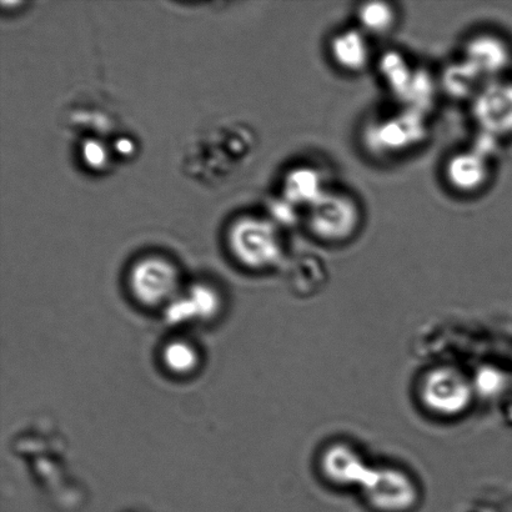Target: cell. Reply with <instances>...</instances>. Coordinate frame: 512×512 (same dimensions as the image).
Here are the masks:
<instances>
[{"instance_id": "obj_7", "label": "cell", "mask_w": 512, "mask_h": 512, "mask_svg": "<svg viewBox=\"0 0 512 512\" xmlns=\"http://www.w3.org/2000/svg\"><path fill=\"white\" fill-rule=\"evenodd\" d=\"M446 179L461 193H475L489 182L488 158L479 150H471L451 157L445 168Z\"/></svg>"}, {"instance_id": "obj_16", "label": "cell", "mask_w": 512, "mask_h": 512, "mask_svg": "<svg viewBox=\"0 0 512 512\" xmlns=\"http://www.w3.org/2000/svg\"><path fill=\"white\" fill-rule=\"evenodd\" d=\"M164 363L174 373H189L198 364L197 351L183 341H174L165 348Z\"/></svg>"}, {"instance_id": "obj_5", "label": "cell", "mask_w": 512, "mask_h": 512, "mask_svg": "<svg viewBox=\"0 0 512 512\" xmlns=\"http://www.w3.org/2000/svg\"><path fill=\"white\" fill-rule=\"evenodd\" d=\"M464 60L481 77L496 79L509 68L512 52L509 43L498 35L479 34L466 44Z\"/></svg>"}, {"instance_id": "obj_10", "label": "cell", "mask_w": 512, "mask_h": 512, "mask_svg": "<svg viewBox=\"0 0 512 512\" xmlns=\"http://www.w3.org/2000/svg\"><path fill=\"white\" fill-rule=\"evenodd\" d=\"M326 190L329 188L325 183L324 174L319 168L309 165L291 170L284 180L286 202L304 205L306 208L315 203Z\"/></svg>"}, {"instance_id": "obj_15", "label": "cell", "mask_w": 512, "mask_h": 512, "mask_svg": "<svg viewBox=\"0 0 512 512\" xmlns=\"http://www.w3.org/2000/svg\"><path fill=\"white\" fill-rule=\"evenodd\" d=\"M324 274L323 261L318 256L305 255L295 261L290 278L300 289L315 288L323 281Z\"/></svg>"}, {"instance_id": "obj_9", "label": "cell", "mask_w": 512, "mask_h": 512, "mask_svg": "<svg viewBox=\"0 0 512 512\" xmlns=\"http://www.w3.org/2000/svg\"><path fill=\"white\" fill-rule=\"evenodd\" d=\"M330 55L345 72H363L370 62V45L363 30L350 29L336 34L330 42Z\"/></svg>"}, {"instance_id": "obj_6", "label": "cell", "mask_w": 512, "mask_h": 512, "mask_svg": "<svg viewBox=\"0 0 512 512\" xmlns=\"http://www.w3.org/2000/svg\"><path fill=\"white\" fill-rule=\"evenodd\" d=\"M424 133L423 120L415 113H408L385 119V122L376 125L371 140L381 152L398 153L419 143Z\"/></svg>"}, {"instance_id": "obj_8", "label": "cell", "mask_w": 512, "mask_h": 512, "mask_svg": "<svg viewBox=\"0 0 512 512\" xmlns=\"http://www.w3.org/2000/svg\"><path fill=\"white\" fill-rule=\"evenodd\" d=\"M381 73L395 93L413 102L428 97L431 92L429 79L424 74H414L398 53L386 54L381 60Z\"/></svg>"}, {"instance_id": "obj_14", "label": "cell", "mask_w": 512, "mask_h": 512, "mask_svg": "<svg viewBox=\"0 0 512 512\" xmlns=\"http://www.w3.org/2000/svg\"><path fill=\"white\" fill-rule=\"evenodd\" d=\"M481 75L476 72L473 67L463 60V63L453 65L444 74V85L446 90L454 97L465 98L471 93H479L481 83Z\"/></svg>"}, {"instance_id": "obj_12", "label": "cell", "mask_w": 512, "mask_h": 512, "mask_svg": "<svg viewBox=\"0 0 512 512\" xmlns=\"http://www.w3.org/2000/svg\"><path fill=\"white\" fill-rule=\"evenodd\" d=\"M468 395L463 379L458 375L440 373L429 380L426 396L431 404L443 411L461 408Z\"/></svg>"}, {"instance_id": "obj_3", "label": "cell", "mask_w": 512, "mask_h": 512, "mask_svg": "<svg viewBox=\"0 0 512 512\" xmlns=\"http://www.w3.org/2000/svg\"><path fill=\"white\" fill-rule=\"evenodd\" d=\"M473 114L490 137L512 135V80L490 79L474 98Z\"/></svg>"}, {"instance_id": "obj_13", "label": "cell", "mask_w": 512, "mask_h": 512, "mask_svg": "<svg viewBox=\"0 0 512 512\" xmlns=\"http://www.w3.org/2000/svg\"><path fill=\"white\" fill-rule=\"evenodd\" d=\"M358 19L364 33L386 34L398 23V12L389 3L369 2L360 5Z\"/></svg>"}, {"instance_id": "obj_1", "label": "cell", "mask_w": 512, "mask_h": 512, "mask_svg": "<svg viewBox=\"0 0 512 512\" xmlns=\"http://www.w3.org/2000/svg\"><path fill=\"white\" fill-rule=\"evenodd\" d=\"M361 208L353 195L329 189L311 204L306 213V225L319 242H348L359 232Z\"/></svg>"}, {"instance_id": "obj_17", "label": "cell", "mask_w": 512, "mask_h": 512, "mask_svg": "<svg viewBox=\"0 0 512 512\" xmlns=\"http://www.w3.org/2000/svg\"><path fill=\"white\" fill-rule=\"evenodd\" d=\"M85 159L88 160L90 165L98 167L104 162V150L97 143H88L84 148Z\"/></svg>"}, {"instance_id": "obj_4", "label": "cell", "mask_w": 512, "mask_h": 512, "mask_svg": "<svg viewBox=\"0 0 512 512\" xmlns=\"http://www.w3.org/2000/svg\"><path fill=\"white\" fill-rule=\"evenodd\" d=\"M179 278L169 261L147 258L135 264L130 286L140 303L150 306L169 304L177 298Z\"/></svg>"}, {"instance_id": "obj_2", "label": "cell", "mask_w": 512, "mask_h": 512, "mask_svg": "<svg viewBox=\"0 0 512 512\" xmlns=\"http://www.w3.org/2000/svg\"><path fill=\"white\" fill-rule=\"evenodd\" d=\"M229 243L233 254L248 268H274L283 258V245L278 230L268 220H239L230 232Z\"/></svg>"}, {"instance_id": "obj_11", "label": "cell", "mask_w": 512, "mask_h": 512, "mask_svg": "<svg viewBox=\"0 0 512 512\" xmlns=\"http://www.w3.org/2000/svg\"><path fill=\"white\" fill-rule=\"evenodd\" d=\"M218 309V298L204 285H195L187 295L175 298L169 305V319L175 323L212 318Z\"/></svg>"}]
</instances>
